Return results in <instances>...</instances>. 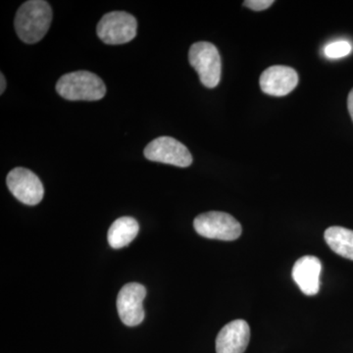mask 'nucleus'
<instances>
[{
    "mask_svg": "<svg viewBox=\"0 0 353 353\" xmlns=\"http://www.w3.org/2000/svg\"><path fill=\"white\" fill-rule=\"evenodd\" d=\"M274 3L273 0H246L245 6L254 11H262L268 9Z\"/></svg>",
    "mask_w": 353,
    "mask_h": 353,
    "instance_id": "obj_15",
    "label": "nucleus"
},
{
    "mask_svg": "<svg viewBox=\"0 0 353 353\" xmlns=\"http://www.w3.org/2000/svg\"><path fill=\"white\" fill-rule=\"evenodd\" d=\"M322 264L313 255H305L297 260L292 268V276L299 289L306 296H315L320 290Z\"/></svg>",
    "mask_w": 353,
    "mask_h": 353,
    "instance_id": "obj_11",
    "label": "nucleus"
},
{
    "mask_svg": "<svg viewBox=\"0 0 353 353\" xmlns=\"http://www.w3.org/2000/svg\"><path fill=\"white\" fill-rule=\"evenodd\" d=\"M0 78H1V88H0V94H3L4 90H6V78H4L3 74L1 73V76H0Z\"/></svg>",
    "mask_w": 353,
    "mask_h": 353,
    "instance_id": "obj_17",
    "label": "nucleus"
},
{
    "mask_svg": "<svg viewBox=\"0 0 353 353\" xmlns=\"http://www.w3.org/2000/svg\"><path fill=\"white\" fill-rule=\"evenodd\" d=\"M145 157L150 161L170 164L174 166L189 167L192 157L187 146L171 137H159L153 139L145 148Z\"/></svg>",
    "mask_w": 353,
    "mask_h": 353,
    "instance_id": "obj_6",
    "label": "nucleus"
},
{
    "mask_svg": "<svg viewBox=\"0 0 353 353\" xmlns=\"http://www.w3.org/2000/svg\"><path fill=\"white\" fill-rule=\"evenodd\" d=\"M250 340V325L238 319L223 327L216 339V352L243 353Z\"/></svg>",
    "mask_w": 353,
    "mask_h": 353,
    "instance_id": "obj_10",
    "label": "nucleus"
},
{
    "mask_svg": "<svg viewBox=\"0 0 353 353\" xmlns=\"http://www.w3.org/2000/svg\"><path fill=\"white\" fill-rule=\"evenodd\" d=\"M146 290L139 283H130L121 289L117 297V310L121 321L126 326H138L145 319L143 303Z\"/></svg>",
    "mask_w": 353,
    "mask_h": 353,
    "instance_id": "obj_8",
    "label": "nucleus"
},
{
    "mask_svg": "<svg viewBox=\"0 0 353 353\" xmlns=\"http://www.w3.org/2000/svg\"><path fill=\"white\" fill-rule=\"evenodd\" d=\"M7 187L18 201L27 205H37L43 199V183L38 176L29 169L18 168L9 172Z\"/></svg>",
    "mask_w": 353,
    "mask_h": 353,
    "instance_id": "obj_7",
    "label": "nucleus"
},
{
    "mask_svg": "<svg viewBox=\"0 0 353 353\" xmlns=\"http://www.w3.org/2000/svg\"><path fill=\"white\" fill-rule=\"evenodd\" d=\"M347 108L348 111H350V117H352L353 121V88L350 90V94H348Z\"/></svg>",
    "mask_w": 353,
    "mask_h": 353,
    "instance_id": "obj_16",
    "label": "nucleus"
},
{
    "mask_svg": "<svg viewBox=\"0 0 353 353\" xmlns=\"http://www.w3.org/2000/svg\"><path fill=\"white\" fill-rule=\"evenodd\" d=\"M138 221L132 217H121L114 221L108 231V243L115 250L125 248L138 236Z\"/></svg>",
    "mask_w": 353,
    "mask_h": 353,
    "instance_id": "obj_12",
    "label": "nucleus"
},
{
    "mask_svg": "<svg viewBox=\"0 0 353 353\" xmlns=\"http://www.w3.org/2000/svg\"><path fill=\"white\" fill-rule=\"evenodd\" d=\"M325 241L334 252L353 260V231L343 227H330L325 231Z\"/></svg>",
    "mask_w": 353,
    "mask_h": 353,
    "instance_id": "obj_13",
    "label": "nucleus"
},
{
    "mask_svg": "<svg viewBox=\"0 0 353 353\" xmlns=\"http://www.w3.org/2000/svg\"><path fill=\"white\" fill-rule=\"evenodd\" d=\"M57 90L60 97L72 101H99L106 94L103 81L88 71L65 74L58 81Z\"/></svg>",
    "mask_w": 353,
    "mask_h": 353,
    "instance_id": "obj_2",
    "label": "nucleus"
},
{
    "mask_svg": "<svg viewBox=\"0 0 353 353\" xmlns=\"http://www.w3.org/2000/svg\"><path fill=\"white\" fill-rule=\"evenodd\" d=\"M259 82L264 94L272 97H285L296 88L299 75L296 70L290 67L276 65L265 70Z\"/></svg>",
    "mask_w": 353,
    "mask_h": 353,
    "instance_id": "obj_9",
    "label": "nucleus"
},
{
    "mask_svg": "<svg viewBox=\"0 0 353 353\" xmlns=\"http://www.w3.org/2000/svg\"><path fill=\"white\" fill-rule=\"evenodd\" d=\"M138 22L131 14L113 11L105 14L97 25V36L106 44H124L137 36Z\"/></svg>",
    "mask_w": 353,
    "mask_h": 353,
    "instance_id": "obj_5",
    "label": "nucleus"
},
{
    "mask_svg": "<svg viewBox=\"0 0 353 353\" xmlns=\"http://www.w3.org/2000/svg\"><path fill=\"white\" fill-rule=\"evenodd\" d=\"M52 20L50 3L43 0H30L18 9L15 29L26 43H36L46 36Z\"/></svg>",
    "mask_w": 353,
    "mask_h": 353,
    "instance_id": "obj_1",
    "label": "nucleus"
},
{
    "mask_svg": "<svg viewBox=\"0 0 353 353\" xmlns=\"http://www.w3.org/2000/svg\"><path fill=\"white\" fill-rule=\"evenodd\" d=\"M189 61L196 70L202 85L214 88L221 80V57L214 44L208 41H199L190 46Z\"/></svg>",
    "mask_w": 353,
    "mask_h": 353,
    "instance_id": "obj_3",
    "label": "nucleus"
},
{
    "mask_svg": "<svg viewBox=\"0 0 353 353\" xmlns=\"http://www.w3.org/2000/svg\"><path fill=\"white\" fill-rule=\"evenodd\" d=\"M352 51V43L347 41H338L327 44L324 48V54L330 59H339V58L347 57Z\"/></svg>",
    "mask_w": 353,
    "mask_h": 353,
    "instance_id": "obj_14",
    "label": "nucleus"
},
{
    "mask_svg": "<svg viewBox=\"0 0 353 353\" xmlns=\"http://www.w3.org/2000/svg\"><path fill=\"white\" fill-rule=\"evenodd\" d=\"M194 227L199 236L211 240L234 241L240 238L243 232L238 220L219 211H210L197 216Z\"/></svg>",
    "mask_w": 353,
    "mask_h": 353,
    "instance_id": "obj_4",
    "label": "nucleus"
}]
</instances>
